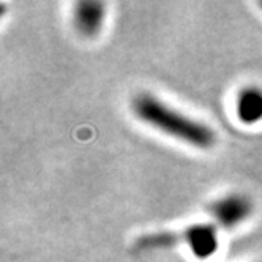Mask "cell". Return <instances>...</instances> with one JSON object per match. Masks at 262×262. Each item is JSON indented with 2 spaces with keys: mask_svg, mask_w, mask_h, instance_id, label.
I'll use <instances>...</instances> for the list:
<instances>
[{
  "mask_svg": "<svg viewBox=\"0 0 262 262\" xmlns=\"http://www.w3.org/2000/svg\"><path fill=\"white\" fill-rule=\"evenodd\" d=\"M71 21L82 36H97L106 21V5L95 0H81L73 5Z\"/></svg>",
  "mask_w": 262,
  "mask_h": 262,
  "instance_id": "3",
  "label": "cell"
},
{
  "mask_svg": "<svg viewBox=\"0 0 262 262\" xmlns=\"http://www.w3.org/2000/svg\"><path fill=\"white\" fill-rule=\"evenodd\" d=\"M254 207L251 199L238 193L226 194L209 205L210 215L224 229H234L243 221H247L251 216Z\"/></svg>",
  "mask_w": 262,
  "mask_h": 262,
  "instance_id": "2",
  "label": "cell"
},
{
  "mask_svg": "<svg viewBox=\"0 0 262 262\" xmlns=\"http://www.w3.org/2000/svg\"><path fill=\"white\" fill-rule=\"evenodd\" d=\"M185 245L198 259H209L218 251V231L210 223L191 224L185 231Z\"/></svg>",
  "mask_w": 262,
  "mask_h": 262,
  "instance_id": "4",
  "label": "cell"
},
{
  "mask_svg": "<svg viewBox=\"0 0 262 262\" xmlns=\"http://www.w3.org/2000/svg\"><path fill=\"white\" fill-rule=\"evenodd\" d=\"M135 116L150 128L196 148H210L216 133L201 120L183 114L150 93H139L131 101Z\"/></svg>",
  "mask_w": 262,
  "mask_h": 262,
  "instance_id": "1",
  "label": "cell"
},
{
  "mask_svg": "<svg viewBox=\"0 0 262 262\" xmlns=\"http://www.w3.org/2000/svg\"><path fill=\"white\" fill-rule=\"evenodd\" d=\"M235 116L243 125L262 122V89L257 85L243 87L235 97Z\"/></svg>",
  "mask_w": 262,
  "mask_h": 262,
  "instance_id": "5",
  "label": "cell"
}]
</instances>
